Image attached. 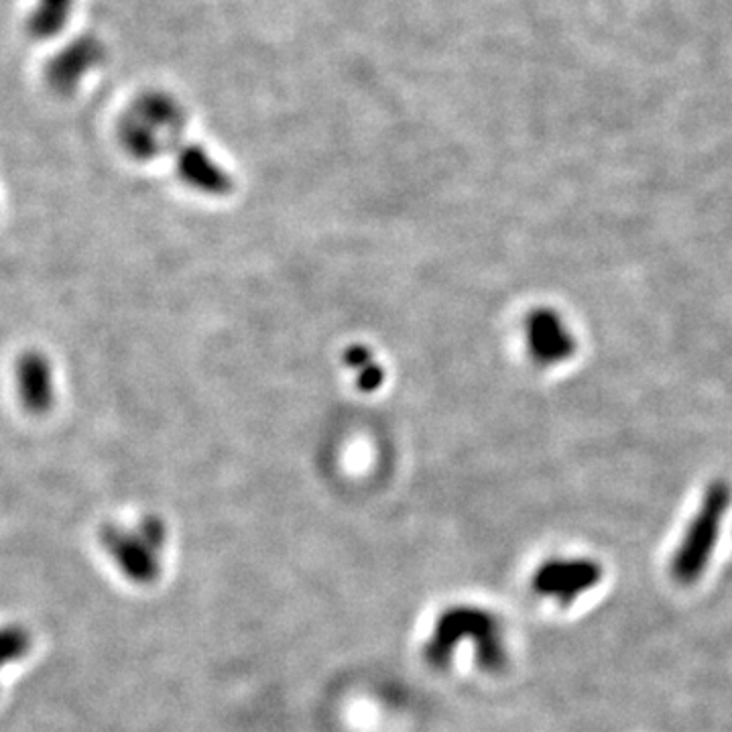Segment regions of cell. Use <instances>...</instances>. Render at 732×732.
I'll use <instances>...</instances> for the list:
<instances>
[{
  "mask_svg": "<svg viewBox=\"0 0 732 732\" xmlns=\"http://www.w3.org/2000/svg\"><path fill=\"white\" fill-rule=\"evenodd\" d=\"M464 641L475 645V659L482 672H505L508 645L503 621L493 611L475 604H456L437 616L432 637L423 647V658L435 670H444Z\"/></svg>",
  "mask_w": 732,
  "mask_h": 732,
  "instance_id": "obj_1",
  "label": "cell"
},
{
  "mask_svg": "<svg viewBox=\"0 0 732 732\" xmlns=\"http://www.w3.org/2000/svg\"><path fill=\"white\" fill-rule=\"evenodd\" d=\"M188 108L173 92L149 88L136 94L119 120L120 147L135 161H153L180 149Z\"/></svg>",
  "mask_w": 732,
  "mask_h": 732,
  "instance_id": "obj_2",
  "label": "cell"
},
{
  "mask_svg": "<svg viewBox=\"0 0 732 732\" xmlns=\"http://www.w3.org/2000/svg\"><path fill=\"white\" fill-rule=\"evenodd\" d=\"M731 501L732 489L727 480H715L708 484L700 505L673 550L670 560L673 583L694 586L703 580L717 553Z\"/></svg>",
  "mask_w": 732,
  "mask_h": 732,
  "instance_id": "obj_3",
  "label": "cell"
},
{
  "mask_svg": "<svg viewBox=\"0 0 732 732\" xmlns=\"http://www.w3.org/2000/svg\"><path fill=\"white\" fill-rule=\"evenodd\" d=\"M98 538L127 580L151 584L159 578L167 543V527L159 517H145L135 527L105 525Z\"/></svg>",
  "mask_w": 732,
  "mask_h": 732,
  "instance_id": "obj_4",
  "label": "cell"
},
{
  "mask_svg": "<svg viewBox=\"0 0 732 732\" xmlns=\"http://www.w3.org/2000/svg\"><path fill=\"white\" fill-rule=\"evenodd\" d=\"M604 580V568L595 557L553 555L541 562L531 574V590L541 600L560 609L574 607L580 598L595 592Z\"/></svg>",
  "mask_w": 732,
  "mask_h": 732,
  "instance_id": "obj_5",
  "label": "cell"
},
{
  "mask_svg": "<svg viewBox=\"0 0 732 732\" xmlns=\"http://www.w3.org/2000/svg\"><path fill=\"white\" fill-rule=\"evenodd\" d=\"M525 348L531 360L543 367H557L574 359L578 340L566 320L552 308H536L525 317Z\"/></svg>",
  "mask_w": 732,
  "mask_h": 732,
  "instance_id": "obj_6",
  "label": "cell"
},
{
  "mask_svg": "<svg viewBox=\"0 0 732 732\" xmlns=\"http://www.w3.org/2000/svg\"><path fill=\"white\" fill-rule=\"evenodd\" d=\"M19 405L33 418H44L58 401V376L53 360L41 350H25L15 362Z\"/></svg>",
  "mask_w": 732,
  "mask_h": 732,
  "instance_id": "obj_7",
  "label": "cell"
},
{
  "mask_svg": "<svg viewBox=\"0 0 732 732\" xmlns=\"http://www.w3.org/2000/svg\"><path fill=\"white\" fill-rule=\"evenodd\" d=\"M105 61V47L100 39L84 35L63 47L47 68V80L51 88L60 94H72L80 84L96 72Z\"/></svg>",
  "mask_w": 732,
  "mask_h": 732,
  "instance_id": "obj_8",
  "label": "cell"
},
{
  "mask_svg": "<svg viewBox=\"0 0 732 732\" xmlns=\"http://www.w3.org/2000/svg\"><path fill=\"white\" fill-rule=\"evenodd\" d=\"M176 155V173L185 185L204 194H226L232 178L204 145L183 143Z\"/></svg>",
  "mask_w": 732,
  "mask_h": 732,
  "instance_id": "obj_9",
  "label": "cell"
},
{
  "mask_svg": "<svg viewBox=\"0 0 732 732\" xmlns=\"http://www.w3.org/2000/svg\"><path fill=\"white\" fill-rule=\"evenodd\" d=\"M77 0H35L29 15V31L37 39H53L74 16Z\"/></svg>",
  "mask_w": 732,
  "mask_h": 732,
  "instance_id": "obj_10",
  "label": "cell"
},
{
  "mask_svg": "<svg viewBox=\"0 0 732 732\" xmlns=\"http://www.w3.org/2000/svg\"><path fill=\"white\" fill-rule=\"evenodd\" d=\"M33 645L29 631L23 625H2L0 627V673L23 658H27Z\"/></svg>",
  "mask_w": 732,
  "mask_h": 732,
  "instance_id": "obj_11",
  "label": "cell"
},
{
  "mask_svg": "<svg viewBox=\"0 0 732 732\" xmlns=\"http://www.w3.org/2000/svg\"><path fill=\"white\" fill-rule=\"evenodd\" d=\"M348 364L352 367V371L357 373L359 379V387L364 391H373L383 383V369L379 367V362L369 355L367 348L357 346L352 348L348 355Z\"/></svg>",
  "mask_w": 732,
  "mask_h": 732,
  "instance_id": "obj_12",
  "label": "cell"
}]
</instances>
